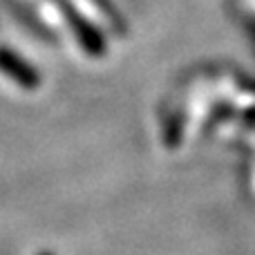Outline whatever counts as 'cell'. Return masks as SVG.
I'll return each mask as SVG.
<instances>
[{"instance_id": "7a4b0ae2", "label": "cell", "mask_w": 255, "mask_h": 255, "mask_svg": "<svg viewBox=\"0 0 255 255\" xmlns=\"http://www.w3.org/2000/svg\"><path fill=\"white\" fill-rule=\"evenodd\" d=\"M0 70L9 79H13V83L22 85L25 90L38 88V74H36V70H31L20 56L7 52V49H0Z\"/></svg>"}, {"instance_id": "3957f363", "label": "cell", "mask_w": 255, "mask_h": 255, "mask_svg": "<svg viewBox=\"0 0 255 255\" xmlns=\"http://www.w3.org/2000/svg\"><path fill=\"white\" fill-rule=\"evenodd\" d=\"M94 4H97V9L103 13V16H108V20L115 25V29L117 31H124L126 29V22L121 20V16L117 13V9H115V4L110 2V0H92Z\"/></svg>"}, {"instance_id": "277c9868", "label": "cell", "mask_w": 255, "mask_h": 255, "mask_svg": "<svg viewBox=\"0 0 255 255\" xmlns=\"http://www.w3.org/2000/svg\"><path fill=\"white\" fill-rule=\"evenodd\" d=\"M40 255H52V253H40Z\"/></svg>"}, {"instance_id": "6da1fadb", "label": "cell", "mask_w": 255, "mask_h": 255, "mask_svg": "<svg viewBox=\"0 0 255 255\" xmlns=\"http://www.w3.org/2000/svg\"><path fill=\"white\" fill-rule=\"evenodd\" d=\"M49 2L58 9L63 20L70 25L72 34H74V38L79 40V45L83 47L85 54H90V56H103V54L108 52V45H106L103 34L70 2V0H49Z\"/></svg>"}]
</instances>
